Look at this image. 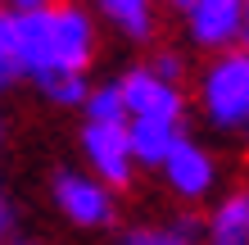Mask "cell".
I'll return each instance as SVG.
<instances>
[{"label":"cell","mask_w":249,"mask_h":245,"mask_svg":"<svg viewBox=\"0 0 249 245\" xmlns=\"http://www.w3.org/2000/svg\"><path fill=\"white\" fill-rule=\"evenodd\" d=\"M54 200H59V209L68 213L77 227H100V223H109V191L100 182L91 177H77V172H59L54 177Z\"/></svg>","instance_id":"cell-6"},{"label":"cell","mask_w":249,"mask_h":245,"mask_svg":"<svg viewBox=\"0 0 249 245\" xmlns=\"http://www.w3.org/2000/svg\"><path fill=\"white\" fill-rule=\"evenodd\" d=\"M127 136H131V154L136 164H168V154L177 150L181 141V127L177 123H163V118H131L127 123Z\"/></svg>","instance_id":"cell-8"},{"label":"cell","mask_w":249,"mask_h":245,"mask_svg":"<svg viewBox=\"0 0 249 245\" xmlns=\"http://www.w3.org/2000/svg\"><path fill=\"white\" fill-rule=\"evenodd\" d=\"M41 91H46L54 105H86V100H91V91H86V82H82V73H72V77H54V82H41Z\"/></svg>","instance_id":"cell-13"},{"label":"cell","mask_w":249,"mask_h":245,"mask_svg":"<svg viewBox=\"0 0 249 245\" xmlns=\"http://www.w3.org/2000/svg\"><path fill=\"white\" fill-rule=\"evenodd\" d=\"M0 205H5V195H0Z\"/></svg>","instance_id":"cell-18"},{"label":"cell","mask_w":249,"mask_h":245,"mask_svg":"<svg viewBox=\"0 0 249 245\" xmlns=\"http://www.w3.org/2000/svg\"><path fill=\"white\" fill-rule=\"evenodd\" d=\"M18 73H23V68L14 64V55H5V50H0V91H5V86L18 77Z\"/></svg>","instance_id":"cell-14"},{"label":"cell","mask_w":249,"mask_h":245,"mask_svg":"<svg viewBox=\"0 0 249 245\" xmlns=\"http://www.w3.org/2000/svg\"><path fill=\"white\" fill-rule=\"evenodd\" d=\"M95 32L77 5H46L14 14V64L36 82L72 77L91 59Z\"/></svg>","instance_id":"cell-1"},{"label":"cell","mask_w":249,"mask_h":245,"mask_svg":"<svg viewBox=\"0 0 249 245\" xmlns=\"http://www.w3.org/2000/svg\"><path fill=\"white\" fill-rule=\"evenodd\" d=\"M86 123H127V100L123 86H100L86 100Z\"/></svg>","instance_id":"cell-12"},{"label":"cell","mask_w":249,"mask_h":245,"mask_svg":"<svg viewBox=\"0 0 249 245\" xmlns=\"http://www.w3.org/2000/svg\"><path fill=\"white\" fill-rule=\"evenodd\" d=\"M0 50L14 55V14H0Z\"/></svg>","instance_id":"cell-15"},{"label":"cell","mask_w":249,"mask_h":245,"mask_svg":"<svg viewBox=\"0 0 249 245\" xmlns=\"http://www.w3.org/2000/svg\"><path fill=\"white\" fill-rule=\"evenodd\" d=\"M163 177H168V186L177 195H186V200H195V195H204L213 186V159L204 154L195 141H177V150L168 154V164H163Z\"/></svg>","instance_id":"cell-7"},{"label":"cell","mask_w":249,"mask_h":245,"mask_svg":"<svg viewBox=\"0 0 249 245\" xmlns=\"http://www.w3.org/2000/svg\"><path fill=\"white\" fill-rule=\"evenodd\" d=\"M199 227L195 223H177V227H136L127 232L123 245H195Z\"/></svg>","instance_id":"cell-11"},{"label":"cell","mask_w":249,"mask_h":245,"mask_svg":"<svg viewBox=\"0 0 249 245\" xmlns=\"http://www.w3.org/2000/svg\"><path fill=\"white\" fill-rule=\"evenodd\" d=\"M245 41H249V27H245Z\"/></svg>","instance_id":"cell-17"},{"label":"cell","mask_w":249,"mask_h":245,"mask_svg":"<svg viewBox=\"0 0 249 245\" xmlns=\"http://www.w3.org/2000/svg\"><path fill=\"white\" fill-rule=\"evenodd\" d=\"M118 86H123V100H127V118H163V123L181 118L177 82H163L154 68H136Z\"/></svg>","instance_id":"cell-4"},{"label":"cell","mask_w":249,"mask_h":245,"mask_svg":"<svg viewBox=\"0 0 249 245\" xmlns=\"http://www.w3.org/2000/svg\"><path fill=\"white\" fill-rule=\"evenodd\" d=\"M204 113L227 132L249 127V55H222L204 73Z\"/></svg>","instance_id":"cell-2"},{"label":"cell","mask_w":249,"mask_h":245,"mask_svg":"<svg viewBox=\"0 0 249 245\" xmlns=\"http://www.w3.org/2000/svg\"><path fill=\"white\" fill-rule=\"evenodd\" d=\"M168 5H181V9H190V5H195V0H168Z\"/></svg>","instance_id":"cell-16"},{"label":"cell","mask_w":249,"mask_h":245,"mask_svg":"<svg viewBox=\"0 0 249 245\" xmlns=\"http://www.w3.org/2000/svg\"><path fill=\"white\" fill-rule=\"evenodd\" d=\"M209 245H249V191H236L217 205L209 223Z\"/></svg>","instance_id":"cell-9"},{"label":"cell","mask_w":249,"mask_h":245,"mask_svg":"<svg viewBox=\"0 0 249 245\" xmlns=\"http://www.w3.org/2000/svg\"><path fill=\"white\" fill-rule=\"evenodd\" d=\"M249 27V5L245 0H195L190 5V37L199 46H227L245 37Z\"/></svg>","instance_id":"cell-5"},{"label":"cell","mask_w":249,"mask_h":245,"mask_svg":"<svg viewBox=\"0 0 249 245\" xmlns=\"http://www.w3.org/2000/svg\"><path fill=\"white\" fill-rule=\"evenodd\" d=\"M82 146H86V159L100 172V182L109 186H127L131 182V136H127V123H86L82 132Z\"/></svg>","instance_id":"cell-3"},{"label":"cell","mask_w":249,"mask_h":245,"mask_svg":"<svg viewBox=\"0 0 249 245\" xmlns=\"http://www.w3.org/2000/svg\"><path fill=\"white\" fill-rule=\"evenodd\" d=\"M100 5H105V14L123 27L127 37H150V23H154L150 0H100Z\"/></svg>","instance_id":"cell-10"}]
</instances>
